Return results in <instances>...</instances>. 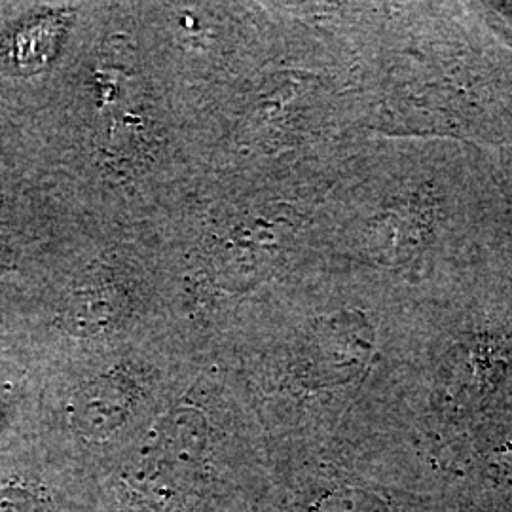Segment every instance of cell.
<instances>
[{
  "instance_id": "obj_3",
  "label": "cell",
  "mask_w": 512,
  "mask_h": 512,
  "mask_svg": "<svg viewBox=\"0 0 512 512\" xmlns=\"http://www.w3.org/2000/svg\"><path fill=\"white\" fill-rule=\"evenodd\" d=\"M275 236L264 219L245 220L238 224L215 253L220 279L234 289L249 287L275 251Z\"/></svg>"
},
{
  "instance_id": "obj_2",
  "label": "cell",
  "mask_w": 512,
  "mask_h": 512,
  "mask_svg": "<svg viewBox=\"0 0 512 512\" xmlns=\"http://www.w3.org/2000/svg\"><path fill=\"white\" fill-rule=\"evenodd\" d=\"M135 403V387L126 376L105 374L82 385L71 403V421L84 437L116 431Z\"/></svg>"
},
{
  "instance_id": "obj_4",
  "label": "cell",
  "mask_w": 512,
  "mask_h": 512,
  "mask_svg": "<svg viewBox=\"0 0 512 512\" xmlns=\"http://www.w3.org/2000/svg\"><path fill=\"white\" fill-rule=\"evenodd\" d=\"M128 311L129 296L122 287L92 283L71 294L61 311V321L69 334L92 338L116 329Z\"/></svg>"
},
{
  "instance_id": "obj_6",
  "label": "cell",
  "mask_w": 512,
  "mask_h": 512,
  "mask_svg": "<svg viewBox=\"0 0 512 512\" xmlns=\"http://www.w3.org/2000/svg\"><path fill=\"white\" fill-rule=\"evenodd\" d=\"M315 512H387L384 505L363 492H338L323 499Z\"/></svg>"
},
{
  "instance_id": "obj_5",
  "label": "cell",
  "mask_w": 512,
  "mask_h": 512,
  "mask_svg": "<svg viewBox=\"0 0 512 512\" xmlns=\"http://www.w3.org/2000/svg\"><path fill=\"white\" fill-rule=\"evenodd\" d=\"M48 499L27 484L0 486V512H52Z\"/></svg>"
},
{
  "instance_id": "obj_1",
  "label": "cell",
  "mask_w": 512,
  "mask_h": 512,
  "mask_svg": "<svg viewBox=\"0 0 512 512\" xmlns=\"http://www.w3.org/2000/svg\"><path fill=\"white\" fill-rule=\"evenodd\" d=\"M207 421L196 408H173L148 429L131 469V486L145 501L171 503L184 492L207 450Z\"/></svg>"
}]
</instances>
